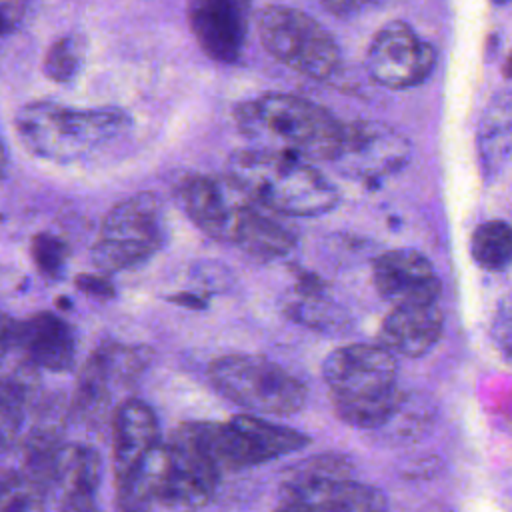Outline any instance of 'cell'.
Wrapping results in <instances>:
<instances>
[{
	"mask_svg": "<svg viewBox=\"0 0 512 512\" xmlns=\"http://www.w3.org/2000/svg\"><path fill=\"white\" fill-rule=\"evenodd\" d=\"M220 470L198 446L184 424L158 442L132 476L116 488L120 508H200L216 492Z\"/></svg>",
	"mask_w": 512,
	"mask_h": 512,
	"instance_id": "6da1fadb",
	"label": "cell"
},
{
	"mask_svg": "<svg viewBox=\"0 0 512 512\" xmlns=\"http://www.w3.org/2000/svg\"><path fill=\"white\" fill-rule=\"evenodd\" d=\"M336 416L362 430L384 426L400 408L396 354L378 344L334 348L322 364Z\"/></svg>",
	"mask_w": 512,
	"mask_h": 512,
	"instance_id": "7a4b0ae2",
	"label": "cell"
},
{
	"mask_svg": "<svg viewBox=\"0 0 512 512\" xmlns=\"http://www.w3.org/2000/svg\"><path fill=\"white\" fill-rule=\"evenodd\" d=\"M228 176L260 206L292 218L326 214L338 202V190L310 160L280 150H236L228 158Z\"/></svg>",
	"mask_w": 512,
	"mask_h": 512,
	"instance_id": "3957f363",
	"label": "cell"
},
{
	"mask_svg": "<svg viewBox=\"0 0 512 512\" xmlns=\"http://www.w3.org/2000/svg\"><path fill=\"white\" fill-rule=\"evenodd\" d=\"M234 120L254 146L288 152L310 162H330L344 132V124L320 104L282 92L240 102L234 108Z\"/></svg>",
	"mask_w": 512,
	"mask_h": 512,
	"instance_id": "277c9868",
	"label": "cell"
},
{
	"mask_svg": "<svg viewBox=\"0 0 512 512\" xmlns=\"http://www.w3.org/2000/svg\"><path fill=\"white\" fill-rule=\"evenodd\" d=\"M14 126L20 142L38 158L54 162H74L94 154L130 126L124 110L104 108H70L50 100L24 104Z\"/></svg>",
	"mask_w": 512,
	"mask_h": 512,
	"instance_id": "5b68a950",
	"label": "cell"
},
{
	"mask_svg": "<svg viewBox=\"0 0 512 512\" xmlns=\"http://www.w3.org/2000/svg\"><path fill=\"white\" fill-rule=\"evenodd\" d=\"M212 388L226 400L264 416H288L306 404V384L258 354H224L210 362Z\"/></svg>",
	"mask_w": 512,
	"mask_h": 512,
	"instance_id": "8992f818",
	"label": "cell"
},
{
	"mask_svg": "<svg viewBox=\"0 0 512 512\" xmlns=\"http://www.w3.org/2000/svg\"><path fill=\"white\" fill-rule=\"evenodd\" d=\"M278 508L368 512L386 508L384 494L362 484L340 454H316L292 466L278 486Z\"/></svg>",
	"mask_w": 512,
	"mask_h": 512,
	"instance_id": "52a82bcc",
	"label": "cell"
},
{
	"mask_svg": "<svg viewBox=\"0 0 512 512\" xmlns=\"http://www.w3.org/2000/svg\"><path fill=\"white\" fill-rule=\"evenodd\" d=\"M198 446L220 472H234L304 448L310 438L302 432L260 416H234L226 422H186Z\"/></svg>",
	"mask_w": 512,
	"mask_h": 512,
	"instance_id": "ba28073f",
	"label": "cell"
},
{
	"mask_svg": "<svg viewBox=\"0 0 512 512\" xmlns=\"http://www.w3.org/2000/svg\"><path fill=\"white\" fill-rule=\"evenodd\" d=\"M178 200L188 218L210 238L250 248L266 214L230 176L192 174L178 186Z\"/></svg>",
	"mask_w": 512,
	"mask_h": 512,
	"instance_id": "9c48e42d",
	"label": "cell"
},
{
	"mask_svg": "<svg viewBox=\"0 0 512 512\" xmlns=\"http://www.w3.org/2000/svg\"><path fill=\"white\" fill-rule=\"evenodd\" d=\"M166 240L164 214L152 192H138L108 210L92 246V262L120 272L152 258Z\"/></svg>",
	"mask_w": 512,
	"mask_h": 512,
	"instance_id": "30bf717a",
	"label": "cell"
},
{
	"mask_svg": "<svg viewBox=\"0 0 512 512\" xmlns=\"http://www.w3.org/2000/svg\"><path fill=\"white\" fill-rule=\"evenodd\" d=\"M260 42L268 54L288 68L324 80L340 64L334 36L310 14L282 4H270L258 14Z\"/></svg>",
	"mask_w": 512,
	"mask_h": 512,
	"instance_id": "8fae6325",
	"label": "cell"
},
{
	"mask_svg": "<svg viewBox=\"0 0 512 512\" xmlns=\"http://www.w3.org/2000/svg\"><path fill=\"white\" fill-rule=\"evenodd\" d=\"M410 156L408 140L386 124L360 120L344 124L342 140L330 164L360 182H376L398 172Z\"/></svg>",
	"mask_w": 512,
	"mask_h": 512,
	"instance_id": "7c38bea8",
	"label": "cell"
},
{
	"mask_svg": "<svg viewBox=\"0 0 512 512\" xmlns=\"http://www.w3.org/2000/svg\"><path fill=\"white\" fill-rule=\"evenodd\" d=\"M436 50L406 22L392 20L372 38L366 52L368 74L382 86L404 90L422 84L434 70Z\"/></svg>",
	"mask_w": 512,
	"mask_h": 512,
	"instance_id": "4fadbf2b",
	"label": "cell"
},
{
	"mask_svg": "<svg viewBox=\"0 0 512 512\" xmlns=\"http://www.w3.org/2000/svg\"><path fill=\"white\" fill-rule=\"evenodd\" d=\"M148 352L144 348H130L116 342H108L94 350L84 362L76 394H74V412L84 422L100 420L108 408L116 384L126 386L134 380L146 366Z\"/></svg>",
	"mask_w": 512,
	"mask_h": 512,
	"instance_id": "5bb4252c",
	"label": "cell"
},
{
	"mask_svg": "<svg viewBox=\"0 0 512 512\" xmlns=\"http://www.w3.org/2000/svg\"><path fill=\"white\" fill-rule=\"evenodd\" d=\"M16 348L24 360L48 372H68L76 358V338L66 320L52 312H36L24 320L4 316L2 352Z\"/></svg>",
	"mask_w": 512,
	"mask_h": 512,
	"instance_id": "9a60e30c",
	"label": "cell"
},
{
	"mask_svg": "<svg viewBox=\"0 0 512 512\" xmlns=\"http://www.w3.org/2000/svg\"><path fill=\"white\" fill-rule=\"evenodd\" d=\"M250 0H190V30L206 56L232 64L242 56L248 36Z\"/></svg>",
	"mask_w": 512,
	"mask_h": 512,
	"instance_id": "2e32d148",
	"label": "cell"
},
{
	"mask_svg": "<svg viewBox=\"0 0 512 512\" xmlns=\"http://www.w3.org/2000/svg\"><path fill=\"white\" fill-rule=\"evenodd\" d=\"M100 474V456L92 446L60 444L48 470L46 506L60 510L96 508L94 498L100 486Z\"/></svg>",
	"mask_w": 512,
	"mask_h": 512,
	"instance_id": "e0dca14e",
	"label": "cell"
},
{
	"mask_svg": "<svg viewBox=\"0 0 512 512\" xmlns=\"http://www.w3.org/2000/svg\"><path fill=\"white\" fill-rule=\"evenodd\" d=\"M372 282L376 292L392 306L436 302L440 296V280L430 260L414 248L380 254L372 264Z\"/></svg>",
	"mask_w": 512,
	"mask_h": 512,
	"instance_id": "ac0fdd59",
	"label": "cell"
},
{
	"mask_svg": "<svg viewBox=\"0 0 512 512\" xmlns=\"http://www.w3.org/2000/svg\"><path fill=\"white\" fill-rule=\"evenodd\" d=\"M160 442L152 408L140 400H124L112 418V464L116 488L126 484L144 456Z\"/></svg>",
	"mask_w": 512,
	"mask_h": 512,
	"instance_id": "d6986e66",
	"label": "cell"
},
{
	"mask_svg": "<svg viewBox=\"0 0 512 512\" xmlns=\"http://www.w3.org/2000/svg\"><path fill=\"white\" fill-rule=\"evenodd\" d=\"M444 316L436 302H414L394 306L378 332V342L394 354L416 358L440 340Z\"/></svg>",
	"mask_w": 512,
	"mask_h": 512,
	"instance_id": "ffe728a7",
	"label": "cell"
},
{
	"mask_svg": "<svg viewBox=\"0 0 512 512\" xmlns=\"http://www.w3.org/2000/svg\"><path fill=\"white\" fill-rule=\"evenodd\" d=\"M38 368L24 360L2 378L0 416H2V448L10 450L22 436V428L30 418L34 400H38Z\"/></svg>",
	"mask_w": 512,
	"mask_h": 512,
	"instance_id": "44dd1931",
	"label": "cell"
},
{
	"mask_svg": "<svg viewBox=\"0 0 512 512\" xmlns=\"http://www.w3.org/2000/svg\"><path fill=\"white\" fill-rule=\"evenodd\" d=\"M472 258L486 270H500L512 262V226L502 220L480 224L470 242Z\"/></svg>",
	"mask_w": 512,
	"mask_h": 512,
	"instance_id": "7402d4cb",
	"label": "cell"
},
{
	"mask_svg": "<svg viewBox=\"0 0 512 512\" xmlns=\"http://www.w3.org/2000/svg\"><path fill=\"white\" fill-rule=\"evenodd\" d=\"M512 150V96L498 98L482 124L484 160L494 164Z\"/></svg>",
	"mask_w": 512,
	"mask_h": 512,
	"instance_id": "603a6c76",
	"label": "cell"
},
{
	"mask_svg": "<svg viewBox=\"0 0 512 512\" xmlns=\"http://www.w3.org/2000/svg\"><path fill=\"white\" fill-rule=\"evenodd\" d=\"M86 58V40L80 34H66L58 38L44 56V74L60 84L72 82Z\"/></svg>",
	"mask_w": 512,
	"mask_h": 512,
	"instance_id": "cb8c5ba5",
	"label": "cell"
},
{
	"mask_svg": "<svg viewBox=\"0 0 512 512\" xmlns=\"http://www.w3.org/2000/svg\"><path fill=\"white\" fill-rule=\"evenodd\" d=\"M30 252L38 272L44 274L46 278H58L66 268V260H68L66 242L50 232L36 234L32 238Z\"/></svg>",
	"mask_w": 512,
	"mask_h": 512,
	"instance_id": "d4e9b609",
	"label": "cell"
},
{
	"mask_svg": "<svg viewBox=\"0 0 512 512\" xmlns=\"http://www.w3.org/2000/svg\"><path fill=\"white\" fill-rule=\"evenodd\" d=\"M30 12V0H2V32L10 36L16 32Z\"/></svg>",
	"mask_w": 512,
	"mask_h": 512,
	"instance_id": "484cf974",
	"label": "cell"
},
{
	"mask_svg": "<svg viewBox=\"0 0 512 512\" xmlns=\"http://www.w3.org/2000/svg\"><path fill=\"white\" fill-rule=\"evenodd\" d=\"M326 12L338 18H352L372 6L376 0H318Z\"/></svg>",
	"mask_w": 512,
	"mask_h": 512,
	"instance_id": "4316f807",
	"label": "cell"
},
{
	"mask_svg": "<svg viewBox=\"0 0 512 512\" xmlns=\"http://www.w3.org/2000/svg\"><path fill=\"white\" fill-rule=\"evenodd\" d=\"M76 286L80 290H84L90 296L96 298H110L114 296V286L108 278L104 276H96V274H82L76 278Z\"/></svg>",
	"mask_w": 512,
	"mask_h": 512,
	"instance_id": "83f0119b",
	"label": "cell"
},
{
	"mask_svg": "<svg viewBox=\"0 0 512 512\" xmlns=\"http://www.w3.org/2000/svg\"><path fill=\"white\" fill-rule=\"evenodd\" d=\"M494 2H498V4H502V2H508V0H494Z\"/></svg>",
	"mask_w": 512,
	"mask_h": 512,
	"instance_id": "f1b7e54d",
	"label": "cell"
}]
</instances>
